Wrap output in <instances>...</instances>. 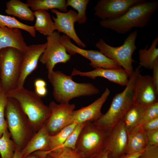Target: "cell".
Here are the masks:
<instances>
[{
	"mask_svg": "<svg viewBox=\"0 0 158 158\" xmlns=\"http://www.w3.org/2000/svg\"><path fill=\"white\" fill-rule=\"evenodd\" d=\"M77 124L75 122L65 127L56 134L50 135L49 151L61 147Z\"/></svg>",
	"mask_w": 158,
	"mask_h": 158,
	"instance_id": "obj_29",
	"label": "cell"
},
{
	"mask_svg": "<svg viewBox=\"0 0 158 158\" xmlns=\"http://www.w3.org/2000/svg\"><path fill=\"white\" fill-rule=\"evenodd\" d=\"M26 2L32 11L56 9L62 12L68 11L65 0H28Z\"/></svg>",
	"mask_w": 158,
	"mask_h": 158,
	"instance_id": "obj_26",
	"label": "cell"
},
{
	"mask_svg": "<svg viewBox=\"0 0 158 158\" xmlns=\"http://www.w3.org/2000/svg\"><path fill=\"white\" fill-rule=\"evenodd\" d=\"M158 118V102L148 106L143 114L141 123Z\"/></svg>",
	"mask_w": 158,
	"mask_h": 158,
	"instance_id": "obj_34",
	"label": "cell"
},
{
	"mask_svg": "<svg viewBox=\"0 0 158 158\" xmlns=\"http://www.w3.org/2000/svg\"><path fill=\"white\" fill-rule=\"evenodd\" d=\"M138 158H158V146L148 145Z\"/></svg>",
	"mask_w": 158,
	"mask_h": 158,
	"instance_id": "obj_35",
	"label": "cell"
},
{
	"mask_svg": "<svg viewBox=\"0 0 158 158\" xmlns=\"http://www.w3.org/2000/svg\"><path fill=\"white\" fill-rule=\"evenodd\" d=\"M60 33L55 31L51 35L47 36V46L39 59L44 65L48 73L53 71L58 63H65L71 59V55L67 53L65 47L60 41Z\"/></svg>",
	"mask_w": 158,
	"mask_h": 158,
	"instance_id": "obj_9",
	"label": "cell"
},
{
	"mask_svg": "<svg viewBox=\"0 0 158 158\" xmlns=\"http://www.w3.org/2000/svg\"><path fill=\"white\" fill-rule=\"evenodd\" d=\"M35 152L40 157V158H51L45 151H38Z\"/></svg>",
	"mask_w": 158,
	"mask_h": 158,
	"instance_id": "obj_43",
	"label": "cell"
},
{
	"mask_svg": "<svg viewBox=\"0 0 158 158\" xmlns=\"http://www.w3.org/2000/svg\"></svg>",
	"mask_w": 158,
	"mask_h": 158,
	"instance_id": "obj_47",
	"label": "cell"
},
{
	"mask_svg": "<svg viewBox=\"0 0 158 158\" xmlns=\"http://www.w3.org/2000/svg\"><path fill=\"white\" fill-rule=\"evenodd\" d=\"M22 57V52L14 47L0 50V81L6 93L17 87Z\"/></svg>",
	"mask_w": 158,
	"mask_h": 158,
	"instance_id": "obj_8",
	"label": "cell"
},
{
	"mask_svg": "<svg viewBox=\"0 0 158 158\" xmlns=\"http://www.w3.org/2000/svg\"><path fill=\"white\" fill-rule=\"evenodd\" d=\"M110 94V91L107 87L101 96L91 104L78 110H74L71 116V123L93 122L99 119L103 114L101 108Z\"/></svg>",
	"mask_w": 158,
	"mask_h": 158,
	"instance_id": "obj_17",
	"label": "cell"
},
{
	"mask_svg": "<svg viewBox=\"0 0 158 158\" xmlns=\"http://www.w3.org/2000/svg\"><path fill=\"white\" fill-rule=\"evenodd\" d=\"M60 41L70 54H78L90 61L89 64L94 69L120 68H122L113 60L107 57L99 51L86 50L79 47L73 43L71 39L65 35L61 36Z\"/></svg>",
	"mask_w": 158,
	"mask_h": 158,
	"instance_id": "obj_10",
	"label": "cell"
},
{
	"mask_svg": "<svg viewBox=\"0 0 158 158\" xmlns=\"http://www.w3.org/2000/svg\"><path fill=\"white\" fill-rule=\"evenodd\" d=\"M147 107L133 104L124 116L122 120L128 132L141 123V120Z\"/></svg>",
	"mask_w": 158,
	"mask_h": 158,
	"instance_id": "obj_25",
	"label": "cell"
},
{
	"mask_svg": "<svg viewBox=\"0 0 158 158\" xmlns=\"http://www.w3.org/2000/svg\"><path fill=\"white\" fill-rule=\"evenodd\" d=\"M50 135L44 123L41 128L34 134L26 145L21 150L23 157L38 151H49Z\"/></svg>",
	"mask_w": 158,
	"mask_h": 158,
	"instance_id": "obj_19",
	"label": "cell"
},
{
	"mask_svg": "<svg viewBox=\"0 0 158 158\" xmlns=\"http://www.w3.org/2000/svg\"><path fill=\"white\" fill-rule=\"evenodd\" d=\"M5 12L8 15L23 20L33 21L35 18L34 12L28 4L19 0H10L7 2Z\"/></svg>",
	"mask_w": 158,
	"mask_h": 158,
	"instance_id": "obj_22",
	"label": "cell"
},
{
	"mask_svg": "<svg viewBox=\"0 0 158 158\" xmlns=\"http://www.w3.org/2000/svg\"><path fill=\"white\" fill-rule=\"evenodd\" d=\"M3 91L1 82L0 81V94Z\"/></svg>",
	"mask_w": 158,
	"mask_h": 158,
	"instance_id": "obj_46",
	"label": "cell"
},
{
	"mask_svg": "<svg viewBox=\"0 0 158 158\" xmlns=\"http://www.w3.org/2000/svg\"><path fill=\"white\" fill-rule=\"evenodd\" d=\"M27 46L20 29L0 27V50L12 47L19 49L22 53Z\"/></svg>",
	"mask_w": 158,
	"mask_h": 158,
	"instance_id": "obj_20",
	"label": "cell"
},
{
	"mask_svg": "<svg viewBox=\"0 0 158 158\" xmlns=\"http://www.w3.org/2000/svg\"><path fill=\"white\" fill-rule=\"evenodd\" d=\"M158 95L151 76L139 74L134 85L133 103L147 107L158 102Z\"/></svg>",
	"mask_w": 158,
	"mask_h": 158,
	"instance_id": "obj_12",
	"label": "cell"
},
{
	"mask_svg": "<svg viewBox=\"0 0 158 158\" xmlns=\"http://www.w3.org/2000/svg\"><path fill=\"white\" fill-rule=\"evenodd\" d=\"M0 27L17 28L28 32L32 37H36L35 30L33 26L24 24L14 17L0 14Z\"/></svg>",
	"mask_w": 158,
	"mask_h": 158,
	"instance_id": "obj_27",
	"label": "cell"
},
{
	"mask_svg": "<svg viewBox=\"0 0 158 158\" xmlns=\"http://www.w3.org/2000/svg\"><path fill=\"white\" fill-rule=\"evenodd\" d=\"M128 132L122 120L109 133L105 150L108 158H118L126 154Z\"/></svg>",
	"mask_w": 158,
	"mask_h": 158,
	"instance_id": "obj_16",
	"label": "cell"
},
{
	"mask_svg": "<svg viewBox=\"0 0 158 158\" xmlns=\"http://www.w3.org/2000/svg\"><path fill=\"white\" fill-rule=\"evenodd\" d=\"M51 11L56 15V17L52 16V19L57 32L63 33L72 39L79 47H86V45L79 37L75 30L74 24L78 21L77 13L72 10L65 13L56 9H52Z\"/></svg>",
	"mask_w": 158,
	"mask_h": 158,
	"instance_id": "obj_14",
	"label": "cell"
},
{
	"mask_svg": "<svg viewBox=\"0 0 158 158\" xmlns=\"http://www.w3.org/2000/svg\"><path fill=\"white\" fill-rule=\"evenodd\" d=\"M141 123L142 127L145 131L158 129V118Z\"/></svg>",
	"mask_w": 158,
	"mask_h": 158,
	"instance_id": "obj_37",
	"label": "cell"
},
{
	"mask_svg": "<svg viewBox=\"0 0 158 158\" xmlns=\"http://www.w3.org/2000/svg\"><path fill=\"white\" fill-rule=\"evenodd\" d=\"M85 123L78 124L72 132L60 147L70 148L75 150L76 142Z\"/></svg>",
	"mask_w": 158,
	"mask_h": 158,
	"instance_id": "obj_33",
	"label": "cell"
},
{
	"mask_svg": "<svg viewBox=\"0 0 158 158\" xmlns=\"http://www.w3.org/2000/svg\"><path fill=\"white\" fill-rule=\"evenodd\" d=\"M91 158H108L107 152L106 150H104L101 153L93 156Z\"/></svg>",
	"mask_w": 158,
	"mask_h": 158,
	"instance_id": "obj_42",
	"label": "cell"
},
{
	"mask_svg": "<svg viewBox=\"0 0 158 158\" xmlns=\"http://www.w3.org/2000/svg\"><path fill=\"white\" fill-rule=\"evenodd\" d=\"M45 152L51 158H83L75 150L68 147H60Z\"/></svg>",
	"mask_w": 158,
	"mask_h": 158,
	"instance_id": "obj_31",
	"label": "cell"
},
{
	"mask_svg": "<svg viewBox=\"0 0 158 158\" xmlns=\"http://www.w3.org/2000/svg\"><path fill=\"white\" fill-rule=\"evenodd\" d=\"M152 70V79L154 85L158 90V59L155 61Z\"/></svg>",
	"mask_w": 158,
	"mask_h": 158,
	"instance_id": "obj_38",
	"label": "cell"
},
{
	"mask_svg": "<svg viewBox=\"0 0 158 158\" xmlns=\"http://www.w3.org/2000/svg\"><path fill=\"white\" fill-rule=\"evenodd\" d=\"M109 133L95 126L85 123L76 142L75 151L83 158H91L105 150Z\"/></svg>",
	"mask_w": 158,
	"mask_h": 158,
	"instance_id": "obj_6",
	"label": "cell"
},
{
	"mask_svg": "<svg viewBox=\"0 0 158 158\" xmlns=\"http://www.w3.org/2000/svg\"><path fill=\"white\" fill-rule=\"evenodd\" d=\"M8 128L0 138L1 158H13L16 149L15 145L12 139Z\"/></svg>",
	"mask_w": 158,
	"mask_h": 158,
	"instance_id": "obj_28",
	"label": "cell"
},
{
	"mask_svg": "<svg viewBox=\"0 0 158 158\" xmlns=\"http://www.w3.org/2000/svg\"><path fill=\"white\" fill-rule=\"evenodd\" d=\"M34 85L35 87H46L47 84L44 80L41 79H38L35 81Z\"/></svg>",
	"mask_w": 158,
	"mask_h": 158,
	"instance_id": "obj_41",
	"label": "cell"
},
{
	"mask_svg": "<svg viewBox=\"0 0 158 158\" xmlns=\"http://www.w3.org/2000/svg\"><path fill=\"white\" fill-rule=\"evenodd\" d=\"M158 37H156L148 49H147V45L144 49L139 50L138 58L141 67L152 70L155 61L158 59Z\"/></svg>",
	"mask_w": 158,
	"mask_h": 158,
	"instance_id": "obj_24",
	"label": "cell"
},
{
	"mask_svg": "<svg viewBox=\"0 0 158 158\" xmlns=\"http://www.w3.org/2000/svg\"><path fill=\"white\" fill-rule=\"evenodd\" d=\"M144 151L141 152L131 153H126L118 158H138L143 153Z\"/></svg>",
	"mask_w": 158,
	"mask_h": 158,
	"instance_id": "obj_39",
	"label": "cell"
},
{
	"mask_svg": "<svg viewBox=\"0 0 158 158\" xmlns=\"http://www.w3.org/2000/svg\"><path fill=\"white\" fill-rule=\"evenodd\" d=\"M47 46V42L28 46L26 49L22 52L20 74L17 87H24L27 77L37 68L40 57Z\"/></svg>",
	"mask_w": 158,
	"mask_h": 158,
	"instance_id": "obj_15",
	"label": "cell"
},
{
	"mask_svg": "<svg viewBox=\"0 0 158 158\" xmlns=\"http://www.w3.org/2000/svg\"><path fill=\"white\" fill-rule=\"evenodd\" d=\"M6 94L8 97L13 98L18 102L35 133L41 128L51 115L49 106L44 103L41 97L35 91L24 87H17Z\"/></svg>",
	"mask_w": 158,
	"mask_h": 158,
	"instance_id": "obj_3",
	"label": "cell"
},
{
	"mask_svg": "<svg viewBox=\"0 0 158 158\" xmlns=\"http://www.w3.org/2000/svg\"><path fill=\"white\" fill-rule=\"evenodd\" d=\"M158 8V1L141 0L120 17L113 19L101 20L99 24L102 27L111 29L118 34H125L133 28L145 27Z\"/></svg>",
	"mask_w": 158,
	"mask_h": 158,
	"instance_id": "obj_1",
	"label": "cell"
},
{
	"mask_svg": "<svg viewBox=\"0 0 158 158\" xmlns=\"http://www.w3.org/2000/svg\"><path fill=\"white\" fill-rule=\"evenodd\" d=\"M7 128L16 148L21 151L35 133L18 102L8 97L5 111Z\"/></svg>",
	"mask_w": 158,
	"mask_h": 158,
	"instance_id": "obj_5",
	"label": "cell"
},
{
	"mask_svg": "<svg viewBox=\"0 0 158 158\" xmlns=\"http://www.w3.org/2000/svg\"><path fill=\"white\" fill-rule=\"evenodd\" d=\"M71 75L86 77L93 79L97 77H101L122 86H126L129 80V76L126 71L123 68L110 69L97 68L86 72H82L74 68Z\"/></svg>",
	"mask_w": 158,
	"mask_h": 158,
	"instance_id": "obj_18",
	"label": "cell"
},
{
	"mask_svg": "<svg viewBox=\"0 0 158 158\" xmlns=\"http://www.w3.org/2000/svg\"><path fill=\"white\" fill-rule=\"evenodd\" d=\"M141 0H100L94 7L95 16L102 20L113 19L125 13Z\"/></svg>",
	"mask_w": 158,
	"mask_h": 158,
	"instance_id": "obj_13",
	"label": "cell"
},
{
	"mask_svg": "<svg viewBox=\"0 0 158 158\" xmlns=\"http://www.w3.org/2000/svg\"><path fill=\"white\" fill-rule=\"evenodd\" d=\"M145 132L148 145L158 146V129Z\"/></svg>",
	"mask_w": 158,
	"mask_h": 158,
	"instance_id": "obj_36",
	"label": "cell"
},
{
	"mask_svg": "<svg viewBox=\"0 0 158 158\" xmlns=\"http://www.w3.org/2000/svg\"><path fill=\"white\" fill-rule=\"evenodd\" d=\"M48 78L53 87V95L60 104L68 103L71 99L82 96H91L99 93V90L91 83H77L73 76L60 71L48 73Z\"/></svg>",
	"mask_w": 158,
	"mask_h": 158,
	"instance_id": "obj_4",
	"label": "cell"
},
{
	"mask_svg": "<svg viewBox=\"0 0 158 158\" xmlns=\"http://www.w3.org/2000/svg\"><path fill=\"white\" fill-rule=\"evenodd\" d=\"M48 106L51 114L44 124L49 134L53 135L71 123V116L75 105L69 103L57 104L51 101Z\"/></svg>",
	"mask_w": 158,
	"mask_h": 158,
	"instance_id": "obj_11",
	"label": "cell"
},
{
	"mask_svg": "<svg viewBox=\"0 0 158 158\" xmlns=\"http://www.w3.org/2000/svg\"><path fill=\"white\" fill-rule=\"evenodd\" d=\"M141 67L139 65L135 68L129 78L125 89L115 95L107 111L92 122L95 126L109 133L122 120L126 111L133 104L134 85L137 76L140 73Z\"/></svg>",
	"mask_w": 158,
	"mask_h": 158,
	"instance_id": "obj_2",
	"label": "cell"
},
{
	"mask_svg": "<svg viewBox=\"0 0 158 158\" xmlns=\"http://www.w3.org/2000/svg\"><path fill=\"white\" fill-rule=\"evenodd\" d=\"M89 0H67L66 1L67 7L70 6L78 11V21L79 24L85 23L87 20L86 10Z\"/></svg>",
	"mask_w": 158,
	"mask_h": 158,
	"instance_id": "obj_30",
	"label": "cell"
},
{
	"mask_svg": "<svg viewBox=\"0 0 158 158\" xmlns=\"http://www.w3.org/2000/svg\"><path fill=\"white\" fill-rule=\"evenodd\" d=\"M35 91L37 95L41 97L45 96L47 93V90L46 87H35Z\"/></svg>",
	"mask_w": 158,
	"mask_h": 158,
	"instance_id": "obj_40",
	"label": "cell"
},
{
	"mask_svg": "<svg viewBox=\"0 0 158 158\" xmlns=\"http://www.w3.org/2000/svg\"><path fill=\"white\" fill-rule=\"evenodd\" d=\"M128 142L126 154L144 151L148 145L145 132L141 123L128 132Z\"/></svg>",
	"mask_w": 158,
	"mask_h": 158,
	"instance_id": "obj_21",
	"label": "cell"
},
{
	"mask_svg": "<svg viewBox=\"0 0 158 158\" xmlns=\"http://www.w3.org/2000/svg\"><path fill=\"white\" fill-rule=\"evenodd\" d=\"M7 99L6 93L3 91L0 94V138L8 128L7 122L5 118Z\"/></svg>",
	"mask_w": 158,
	"mask_h": 158,
	"instance_id": "obj_32",
	"label": "cell"
},
{
	"mask_svg": "<svg viewBox=\"0 0 158 158\" xmlns=\"http://www.w3.org/2000/svg\"><path fill=\"white\" fill-rule=\"evenodd\" d=\"M34 14L36 18L33 26L35 31L47 36L52 35L56 28L49 13L46 10H38L34 11Z\"/></svg>",
	"mask_w": 158,
	"mask_h": 158,
	"instance_id": "obj_23",
	"label": "cell"
},
{
	"mask_svg": "<svg viewBox=\"0 0 158 158\" xmlns=\"http://www.w3.org/2000/svg\"><path fill=\"white\" fill-rule=\"evenodd\" d=\"M22 158H40V157L35 152H34Z\"/></svg>",
	"mask_w": 158,
	"mask_h": 158,
	"instance_id": "obj_45",
	"label": "cell"
},
{
	"mask_svg": "<svg viewBox=\"0 0 158 158\" xmlns=\"http://www.w3.org/2000/svg\"><path fill=\"white\" fill-rule=\"evenodd\" d=\"M23 155L21 151L16 148L13 158H22Z\"/></svg>",
	"mask_w": 158,
	"mask_h": 158,
	"instance_id": "obj_44",
	"label": "cell"
},
{
	"mask_svg": "<svg viewBox=\"0 0 158 158\" xmlns=\"http://www.w3.org/2000/svg\"><path fill=\"white\" fill-rule=\"evenodd\" d=\"M137 34L136 30L130 33L123 44L119 47L109 45L101 38L95 44L101 52L122 67L126 71L129 78L134 71L132 64L135 61L132 56L137 49L135 42Z\"/></svg>",
	"mask_w": 158,
	"mask_h": 158,
	"instance_id": "obj_7",
	"label": "cell"
}]
</instances>
